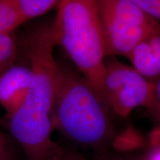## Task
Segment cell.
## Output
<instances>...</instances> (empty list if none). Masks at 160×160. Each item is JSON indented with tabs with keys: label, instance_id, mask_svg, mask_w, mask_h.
Masks as SVG:
<instances>
[{
	"label": "cell",
	"instance_id": "14",
	"mask_svg": "<svg viewBox=\"0 0 160 160\" xmlns=\"http://www.w3.org/2000/svg\"><path fill=\"white\" fill-rule=\"evenodd\" d=\"M95 160H141V158L134 159V158L124 157V156L111 154V153H108L106 150H104V151L97 152Z\"/></svg>",
	"mask_w": 160,
	"mask_h": 160
},
{
	"label": "cell",
	"instance_id": "1",
	"mask_svg": "<svg viewBox=\"0 0 160 160\" xmlns=\"http://www.w3.org/2000/svg\"><path fill=\"white\" fill-rule=\"evenodd\" d=\"M33 80L20 108L7 119L8 129L28 160H51L61 146L52 139L57 61L51 24L37 26L26 38Z\"/></svg>",
	"mask_w": 160,
	"mask_h": 160
},
{
	"label": "cell",
	"instance_id": "5",
	"mask_svg": "<svg viewBox=\"0 0 160 160\" xmlns=\"http://www.w3.org/2000/svg\"><path fill=\"white\" fill-rule=\"evenodd\" d=\"M153 83L132 67L113 57L105 59L104 97L109 109L116 114L125 117L137 108H148L153 102Z\"/></svg>",
	"mask_w": 160,
	"mask_h": 160
},
{
	"label": "cell",
	"instance_id": "12",
	"mask_svg": "<svg viewBox=\"0 0 160 160\" xmlns=\"http://www.w3.org/2000/svg\"><path fill=\"white\" fill-rule=\"evenodd\" d=\"M0 160H19L11 144L1 132H0Z\"/></svg>",
	"mask_w": 160,
	"mask_h": 160
},
{
	"label": "cell",
	"instance_id": "4",
	"mask_svg": "<svg viewBox=\"0 0 160 160\" xmlns=\"http://www.w3.org/2000/svg\"><path fill=\"white\" fill-rule=\"evenodd\" d=\"M97 5L107 57H128L140 42L160 27L133 0H100Z\"/></svg>",
	"mask_w": 160,
	"mask_h": 160
},
{
	"label": "cell",
	"instance_id": "7",
	"mask_svg": "<svg viewBox=\"0 0 160 160\" xmlns=\"http://www.w3.org/2000/svg\"><path fill=\"white\" fill-rule=\"evenodd\" d=\"M127 58L136 71L154 83L160 77V27L140 42Z\"/></svg>",
	"mask_w": 160,
	"mask_h": 160
},
{
	"label": "cell",
	"instance_id": "10",
	"mask_svg": "<svg viewBox=\"0 0 160 160\" xmlns=\"http://www.w3.org/2000/svg\"><path fill=\"white\" fill-rule=\"evenodd\" d=\"M22 23V20L12 0H0V35L10 34Z\"/></svg>",
	"mask_w": 160,
	"mask_h": 160
},
{
	"label": "cell",
	"instance_id": "3",
	"mask_svg": "<svg viewBox=\"0 0 160 160\" xmlns=\"http://www.w3.org/2000/svg\"><path fill=\"white\" fill-rule=\"evenodd\" d=\"M57 9L51 24L56 46L65 51L106 104L103 80L107 51L97 1L63 0L59 1Z\"/></svg>",
	"mask_w": 160,
	"mask_h": 160
},
{
	"label": "cell",
	"instance_id": "17",
	"mask_svg": "<svg viewBox=\"0 0 160 160\" xmlns=\"http://www.w3.org/2000/svg\"><path fill=\"white\" fill-rule=\"evenodd\" d=\"M148 108L151 110V111L153 113V115L154 116V117L157 119V121L158 122L159 125V128H160V108H156V107H149Z\"/></svg>",
	"mask_w": 160,
	"mask_h": 160
},
{
	"label": "cell",
	"instance_id": "2",
	"mask_svg": "<svg viewBox=\"0 0 160 160\" xmlns=\"http://www.w3.org/2000/svg\"><path fill=\"white\" fill-rule=\"evenodd\" d=\"M109 110L77 70L57 62L53 128L78 147L104 151L117 135Z\"/></svg>",
	"mask_w": 160,
	"mask_h": 160
},
{
	"label": "cell",
	"instance_id": "16",
	"mask_svg": "<svg viewBox=\"0 0 160 160\" xmlns=\"http://www.w3.org/2000/svg\"><path fill=\"white\" fill-rule=\"evenodd\" d=\"M141 160H160V142H157L149 153Z\"/></svg>",
	"mask_w": 160,
	"mask_h": 160
},
{
	"label": "cell",
	"instance_id": "11",
	"mask_svg": "<svg viewBox=\"0 0 160 160\" xmlns=\"http://www.w3.org/2000/svg\"><path fill=\"white\" fill-rule=\"evenodd\" d=\"M150 17L160 19V0H133Z\"/></svg>",
	"mask_w": 160,
	"mask_h": 160
},
{
	"label": "cell",
	"instance_id": "15",
	"mask_svg": "<svg viewBox=\"0 0 160 160\" xmlns=\"http://www.w3.org/2000/svg\"><path fill=\"white\" fill-rule=\"evenodd\" d=\"M153 100L149 107H156L160 108V77L153 83ZM148 107V108H149Z\"/></svg>",
	"mask_w": 160,
	"mask_h": 160
},
{
	"label": "cell",
	"instance_id": "9",
	"mask_svg": "<svg viewBox=\"0 0 160 160\" xmlns=\"http://www.w3.org/2000/svg\"><path fill=\"white\" fill-rule=\"evenodd\" d=\"M17 59V44L11 33L0 35V78L15 65Z\"/></svg>",
	"mask_w": 160,
	"mask_h": 160
},
{
	"label": "cell",
	"instance_id": "13",
	"mask_svg": "<svg viewBox=\"0 0 160 160\" xmlns=\"http://www.w3.org/2000/svg\"><path fill=\"white\" fill-rule=\"evenodd\" d=\"M51 160H85L79 152L66 148H60L59 151Z\"/></svg>",
	"mask_w": 160,
	"mask_h": 160
},
{
	"label": "cell",
	"instance_id": "6",
	"mask_svg": "<svg viewBox=\"0 0 160 160\" xmlns=\"http://www.w3.org/2000/svg\"><path fill=\"white\" fill-rule=\"evenodd\" d=\"M33 80L31 68L14 65L0 78V103L11 117L25 101Z\"/></svg>",
	"mask_w": 160,
	"mask_h": 160
},
{
	"label": "cell",
	"instance_id": "8",
	"mask_svg": "<svg viewBox=\"0 0 160 160\" xmlns=\"http://www.w3.org/2000/svg\"><path fill=\"white\" fill-rule=\"evenodd\" d=\"M16 10L23 22L44 15L57 8V0H12Z\"/></svg>",
	"mask_w": 160,
	"mask_h": 160
}]
</instances>
